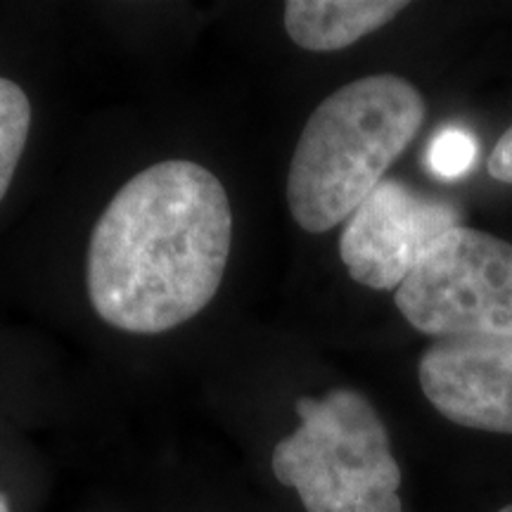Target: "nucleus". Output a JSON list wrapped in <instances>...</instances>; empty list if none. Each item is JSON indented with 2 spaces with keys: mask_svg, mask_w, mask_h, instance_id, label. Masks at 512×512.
<instances>
[{
  "mask_svg": "<svg viewBox=\"0 0 512 512\" xmlns=\"http://www.w3.org/2000/svg\"><path fill=\"white\" fill-rule=\"evenodd\" d=\"M233 209L223 183L188 159L147 166L95 223L88 299L112 328L159 335L207 309L226 273Z\"/></svg>",
  "mask_w": 512,
  "mask_h": 512,
  "instance_id": "obj_1",
  "label": "nucleus"
},
{
  "mask_svg": "<svg viewBox=\"0 0 512 512\" xmlns=\"http://www.w3.org/2000/svg\"><path fill=\"white\" fill-rule=\"evenodd\" d=\"M463 226L456 202L384 178L347 219L339 256L351 278L370 290H399L446 233Z\"/></svg>",
  "mask_w": 512,
  "mask_h": 512,
  "instance_id": "obj_5",
  "label": "nucleus"
},
{
  "mask_svg": "<svg viewBox=\"0 0 512 512\" xmlns=\"http://www.w3.org/2000/svg\"><path fill=\"white\" fill-rule=\"evenodd\" d=\"M477 145L475 138L463 128H444L437 138L432 140L427 162L430 169L441 178H460L475 166Z\"/></svg>",
  "mask_w": 512,
  "mask_h": 512,
  "instance_id": "obj_9",
  "label": "nucleus"
},
{
  "mask_svg": "<svg viewBox=\"0 0 512 512\" xmlns=\"http://www.w3.org/2000/svg\"><path fill=\"white\" fill-rule=\"evenodd\" d=\"M425 98L411 81L375 74L325 98L294 147L287 204L306 233L347 221L425 124Z\"/></svg>",
  "mask_w": 512,
  "mask_h": 512,
  "instance_id": "obj_2",
  "label": "nucleus"
},
{
  "mask_svg": "<svg viewBox=\"0 0 512 512\" xmlns=\"http://www.w3.org/2000/svg\"><path fill=\"white\" fill-rule=\"evenodd\" d=\"M498 512H512V503H510V505H505V508H501Z\"/></svg>",
  "mask_w": 512,
  "mask_h": 512,
  "instance_id": "obj_12",
  "label": "nucleus"
},
{
  "mask_svg": "<svg viewBox=\"0 0 512 512\" xmlns=\"http://www.w3.org/2000/svg\"><path fill=\"white\" fill-rule=\"evenodd\" d=\"M0 512H10V505H8V501H5L3 494H0Z\"/></svg>",
  "mask_w": 512,
  "mask_h": 512,
  "instance_id": "obj_11",
  "label": "nucleus"
},
{
  "mask_svg": "<svg viewBox=\"0 0 512 512\" xmlns=\"http://www.w3.org/2000/svg\"><path fill=\"white\" fill-rule=\"evenodd\" d=\"M418 377L422 394L446 420L512 434V335L434 339Z\"/></svg>",
  "mask_w": 512,
  "mask_h": 512,
  "instance_id": "obj_6",
  "label": "nucleus"
},
{
  "mask_svg": "<svg viewBox=\"0 0 512 512\" xmlns=\"http://www.w3.org/2000/svg\"><path fill=\"white\" fill-rule=\"evenodd\" d=\"M31 131V102L15 81L0 79V202L8 192Z\"/></svg>",
  "mask_w": 512,
  "mask_h": 512,
  "instance_id": "obj_8",
  "label": "nucleus"
},
{
  "mask_svg": "<svg viewBox=\"0 0 512 512\" xmlns=\"http://www.w3.org/2000/svg\"><path fill=\"white\" fill-rule=\"evenodd\" d=\"M297 415V430L273 448V475L297 491L306 512H403L401 467L366 396H304Z\"/></svg>",
  "mask_w": 512,
  "mask_h": 512,
  "instance_id": "obj_3",
  "label": "nucleus"
},
{
  "mask_svg": "<svg viewBox=\"0 0 512 512\" xmlns=\"http://www.w3.org/2000/svg\"><path fill=\"white\" fill-rule=\"evenodd\" d=\"M489 174L494 176L496 181L512 185V126L498 138L494 152H491Z\"/></svg>",
  "mask_w": 512,
  "mask_h": 512,
  "instance_id": "obj_10",
  "label": "nucleus"
},
{
  "mask_svg": "<svg viewBox=\"0 0 512 512\" xmlns=\"http://www.w3.org/2000/svg\"><path fill=\"white\" fill-rule=\"evenodd\" d=\"M403 318L434 339L512 335V245L460 226L394 292Z\"/></svg>",
  "mask_w": 512,
  "mask_h": 512,
  "instance_id": "obj_4",
  "label": "nucleus"
},
{
  "mask_svg": "<svg viewBox=\"0 0 512 512\" xmlns=\"http://www.w3.org/2000/svg\"><path fill=\"white\" fill-rule=\"evenodd\" d=\"M406 8L396 0H290L285 29L299 48L332 53L354 46Z\"/></svg>",
  "mask_w": 512,
  "mask_h": 512,
  "instance_id": "obj_7",
  "label": "nucleus"
}]
</instances>
